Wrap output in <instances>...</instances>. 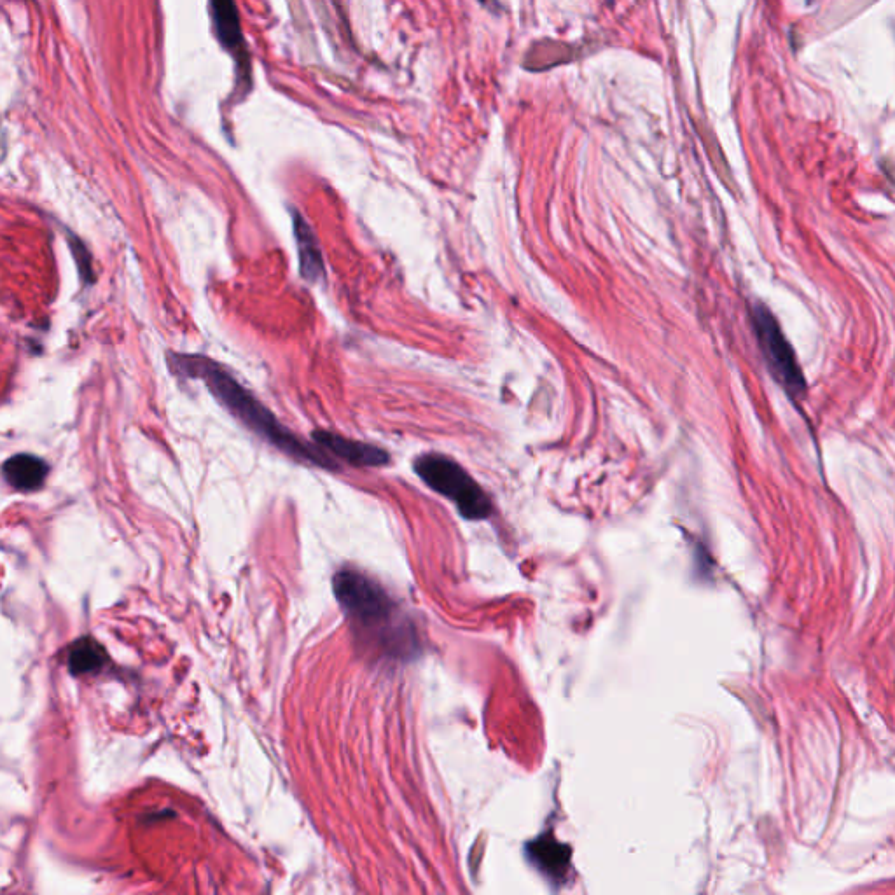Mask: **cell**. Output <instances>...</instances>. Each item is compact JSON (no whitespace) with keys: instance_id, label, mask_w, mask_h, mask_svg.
<instances>
[{"instance_id":"1","label":"cell","mask_w":895,"mask_h":895,"mask_svg":"<svg viewBox=\"0 0 895 895\" xmlns=\"http://www.w3.org/2000/svg\"><path fill=\"white\" fill-rule=\"evenodd\" d=\"M170 366L177 375L184 378H200L207 383L214 396L233 415L240 418L243 424L257 432L259 436L268 439L278 450L320 467L327 469L336 467L331 455H327L326 451L320 450L317 445L301 443L294 434L284 429V425L271 415L268 408H264L249 390L243 389L242 385L236 382L233 376L228 375L221 366H217L216 362L209 361L202 355H172Z\"/></svg>"},{"instance_id":"2","label":"cell","mask_w":895,"mask_h":895,"mask_svg":"<svg viewBox=\"0 0 895 895\" xmlns=\"http://www.w3.org/2000/svg\"><path fill=\"white\" fill-rule=\"evenodd\" d=\"M415 471L432 490L453 500L469 520H483L492 513V502L483 488L457 462L443 455H424L415 462Z\"/></svg>"},{"instance_id":"3","label":"cell","mask_w":895,"mask_h":895,"mask_svg":"<svg viewBox=\"0 0 895 895\" xmlns=\"http://www.w3.org/2000/svg\"><path fill=\"white\" fill-rule=\"evenodd\" d=\"M752 322L771 375L775 376V380L784 387L792 399L803 397L806 383L799 368L798 357L794 354V348L785 338L784 331L778 326L775 317L766 306L756 305L752 312Z\"/></svg>"},{"instance_id":"4","label":"cell","mask_w":895,"mask_h":895,"mask_svg":"<svg viewBox=\"0 0 895 895\" xmlns=\"http://www.w3.org/2000/svg\"><path fill=\"white\" fill-rule=\"evenodd\" d=\"M334 591L348 612L368 625L387 618L392 609L389 598L380 586L355 572H341L334 579Z\"/></svg>"},{"instance_id":"5","label":"cell","mask_w":895,"mask_h":895,"mask_svg":"<svg viewBox=\"0 0 895 895\" xmlns=\"http://www.w3.org/2000/svg\"><path fill=\"white\" fill-rule=\"evenodd\" d=\"M313 441L319 446L320 450L326 451L327 455L341 458L348 464L355 467H380L389 462L387 451L380 450L378 446L366 445L359 443L354 439H347L334 434V432L317 431L313 432Z\"/></svg>"},{"instance_id":"6","label":"cell","mask_w":895,"mask_h":895,"mask_svg":"<svg viewBox=\"0 0 895 895\" xmlns=\"http://www.w3.org/2000/svg\"><path fill=\"white\" fill-rule=\"evenodd\" d=\"M527 855L542 875L549 880L562 883L570 866V848L555 840L553 834H544L528 843Z\"/></svg>"},{"instance_id":"7","label":"cell","mask_w":895,"mask_h":895,"mask_svg":"<svg viewBox=\"0 0 895 895\" xmlns=\"http://www.w3.org/2000/svg\"><path fill=\"white\" fill-rule=\"evenodd\" d=\"M210 7H212L214 27H216L217 35L223 42L224 48L229 49L247 69L249 60L245 53L242 23H240V14L236 9L235 0H210Z\"/></svg>"},{"instance_id":"8","label":"cell","mask_w":895,"mask_h":895,"mask_svg":"<svg viewBox=\"0 0 895 895\" xmlns=\"http://www.w3.org/2000/svg\"><path fill=\"white\" fill-rule=\"evenodd\" d=\"M49 467L42 458L35 455H14L4 464V476L7 483L21 490V492H32L44 485L46 476H48Z\"/></svg>"},{"instance_id":"9","label":"cell","mask_w":895,"mask_h":895,"mask_svg":"<svg viewBox=\"0 0 895 895\" xmlns=\"http://www.w3.org/2000/svg\"><path fill=\"white\" fill-rule=\"evenodd\" d=\"M294 233H296V242H298L299 264L303 277L308 280H319L324 275V263H322V254H320L317 238L313 235L312 228L296 216L294 219Z\"/></svg>"},{"instance_id":"10","label":"cell","mask_w":895,"mask_h":895,"mask_svg":"<svg viewBox=\"0 0 895 895\" xmlns=\"http://www.w3.org/2000/svg\"><path fill=\"white\" fill-rule=\"evenodd\" d=\"M107 661L105 651L100 644L93 639H83L76 642L69 654V667L72 673L97 672L104 667Z\"/></svg>"}]
</instances>
